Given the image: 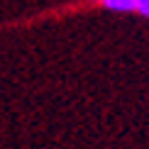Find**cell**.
<instances>
[{
    "label": "cell",
    "instance_id": "6da1fadb",
    "mask_svg": "<svg viewBox=\"0 0 149 149\" xmlns=\"http://www.w3.org/2000/svg\"><path fill=\"white\" fill-rule=\"evenodd\" d=\"M108 10H117V12H130L137 10V0H100Z\"/></svg>",
    "mask_w": 149,
    "mask_h": 149
},
{
    "label": "cell",
    "instance_id": "7a4b0ae2",
    "mask_svg": "<svg viewBox=\"0 0 149 149\" xmlns=\"http://www.w3.org/2000/svg\"><path fill=\"white\" fill-rule=\"evenodd\" d=\"M137 10H139L144 17H149V0H137Z\"/></svg>",
    "mask_w": 149,
    "mask_h": 149
}]
</instances>
